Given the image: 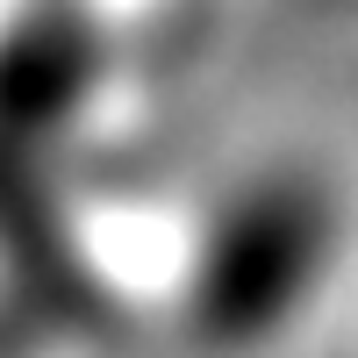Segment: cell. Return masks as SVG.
<instances>
[{
    "mask_svg": "<svg viewBox=\"0 0 358 358\" xmlns=\"http://www.w3.org/2000/svg\"><path fill=\"white\" fill-rule=\"evenodd\" d=\"M337 244V208L308 172H265L222 201L187 273V337L201 351L273 344L315 294Z\"/></svg>",
    "mask_w": 358,
    "mask_h": 358,
    "instance_id": "6da1fadb",
    "label": "cell"
},
{
    "mask_svg": "<svg viewBox=\"0 0 358 358\" xmlns=\"http://www.w3.org/2000/svg\"><path fill=\"white\" fill-rule=\"evenodd\" d=\"M101 79V36L79 8H36L0 36V136L36 151L86 108Z\"/></svg>",
    "mask_w": 358,
    "mask_h": 358,
    "instance_id": "7a4b0ae2",
    "label": "cell"
}]
</instances>
